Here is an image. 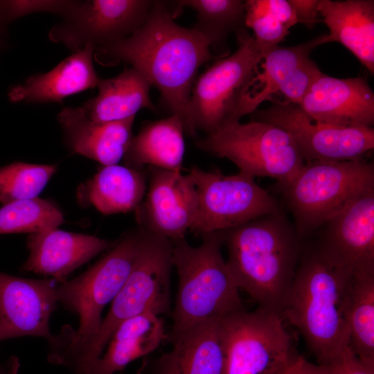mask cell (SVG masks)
Segmentation results:
<instances>
[{
    "mask_svg": "<svg viewBox=\"0 0 374 374\" xmlns=\"http://www.w3.org/2000/svg\"><path fill=\"white\" fill-rule=\"evenodd\" d=\"M116 241L57 227L46 229L28 235L29 256L20 269L64 281L75 269L112 247Z\"/></svg>",
    "mask_w": 374,
    "mask_h": 374,
    "instance_id": "obj_20",
    "label": "cell"
},
{
    "mask_svg": "<svg viewBox=\"0 0 374 374\" xmlns=\"http://www.w3.org/2000/svg\"><path fill=\"white\" fill-rule=\"evenodd\" d=\"M224 374H284L299 355L282 316L258 308L221 318Z\"/></svg>",
    "mask_w": 374,
    "mask_h": 374,
    "instance_id": "obj_9",
    "label": "cell"
},
{
    "mask_svg": "<svg viewBox=\"0 0 374 374\" xmlns=\"http://www.w3.org/2000/svg\"><path fill=\"white\" fill-rule=\"evenodd\" d=\"M75 0H0V32L7 35L8 25L28 15L46 12L63 17Z\"/></svg>",
    "mask_w": 374,
    "mask_h": 374,
    "instance_id": "obj_33",
    "label": "cell"
},
{
    "mask_svg": "<svg viewBox=\"0 0 374 374\" xmlns=\"http://www.w3.org/2000/svg\"><path fill=\"white\" fill-rule=\"evenodd\" d=\"M299 106L312 120L335 126L374 124V93L360 77L337 78L322 72Z\"/></svg>",
    "mask_w": 374,
    "mask_h": 374,
    "instance_id": "obj_18",
    "label": "cell"
},
{
    "mask_svg": "<svg viewBox=\"0 0 374 374\" xmlns=\"http://www.w3.org/2000/svg\"><path fill=\"white\" fill-rule=\"evenodd\" d=\"M56 171L55 165L20 161L0 167V203L37 197Z\"/></svg>",
    "mask_w": 374,
    "mask_h": 374,
    "instance_id": "obj_32",
    "label": "cell"
},
{
    "mask_svg": "<svg viewBox=\"0 0 374 374\" xmlns=\"http://www.w3.org/2000/svg\"><path fill=\"white\" fill-rule=\"evenodd\" d=\"M176 8L188 7L197 13L193 28L205 38L212 51L222 44L230 33L244 28V1L240 0H180L175 1Z\"/></svg>",
    "mask_w": 374,
    "mask_h": 374,
    "instance_id": "obj_29",
    "label": "cell"
},
{
    "mask_svg": "<svg viewBox=\"0 0 374 374\" xmlns=\"http://www.w3.org/2000/svg\"><path fill=\"white\" fill-rule=\"evenodd\" d=\"M19 366L18 358L11 356L5 362L0 363V374H17Z\"/></svg>",
    "mask_w": 374,
    "mask_h": 374,
    "instance_id": "obj_36",
    "label": "cell"
},
{
    "mask_svg": "<svg viewBox=\"0 0 374 374\" xmlns=\"http://www.w3.org/2000/svg\"><path fill=\"white\" fill-rule=\"evenodd\" d=\"M7 35H5L0 32V51H1L6 46L5 38Z\"/></svg>",
    "mask_w": 374,
    "mask_h": 374,
    "instance_id": "obj_39",
    "label": "cell"
},
{
    "mask_svg": "<svg viewBox=\"0 0 374 374\" xmlns=\"http://www.w3.org/2000/svg\"><path fill=\"white\" fill-rule=\"evenodd\" d=\"M64 221L59 207L48 199L18 200L0 208V234L34 233L58 227Z\"/></svg>",
    "mask_w": 374,
    "mask_h": 374,
    "instance_id": "obj_31",
    "label": "cell"
},
{
    "mask_svg": "<svg viewBox=\"0 0 374 374\" xmlns=\"http://www.w3.org/2000/svg\"><path fill=\"white\" fill-rule=\"evenodd\" d=\"M346 319L349 346L359 358L374 363V271L351 274Z\"/></svg>",
    "mask_w": 374,
    "mask_h": 374,
    "instance_id": "obj_28",
    "label": "cell"
},
{
    "mask_svg": "<svg viewBox=\"0 0 374 374\" xmlns=\"http://www.w3.org/2000/svg\"><path fill=\"white\" fill-rule=\"evenodd\" d=\"M184 133L181 118L174 114L146 123L133 136L123 157L125 166L139 170L148 166L181 172Z\"/></svg>",
    "mask_w": 374,
    "mask_h": 374,
    "instance_id": "obj_27",
    "label": "cell"
},
{
    "mask_svg": "<svg viewBox=\"0 0 374 374\" xmlns=\"http://www.w3.org/2000/svg\"><path fill=\"white\" fill-rule=\"evenodd\" d=\"M318 10L329 28L325 43L339 42L374 73V1L319 0Z\"/></svg>",
    "mask_w": 374,
    "mask_h": 374,
    "instance_id": "obj_23",
    "label": "cell"
},
{
    "mask_svg": "<svg viewBox=\"0 0 374 374\" xmlns=\"http://www.w3.org/2000/svg\"><path fill=\"white\" fill-rule=\"evenodd\" d=\"M137 254L124 285L95 334L75 339L62 330L48 341V361L83 374L103 354L118 326L145 312L166 314L170 304L173 242L142 229Z\"/></svg>",
    "mask_w": 374,
    "mask_h": 374,
    "instance_id": "obj_2",
    "label": "cell"
},
{
    "mask_svg": "<svg viewBox=\"0 0 374 374\" xmlns=\"http://www.w3.org/2000/svg\"><path fill=\"white\" fill-rule=\"evenodd\" d=\"M167 338L163 321L159 315L145 312L128 319L116 329L105 353L83 374H115L155 350Z\"/></svg>",
    "mask_w": 374,
    "mask_h": 374,
    "instance_id": "obj_25",
    "label": "cell"
},
{
    "mask_svg": "<svg viewBox=\"0 0 374 374\" xmlns=\"http://www.w3.org/2000/svg\"><path fill=\"white\" fill-rule=\"evenodd\" d=\"M244 8V24L253 30L256 46L265 54L278 46L289 29L299 23L286 0H247Z\"/></svg>",
    "mask_w": 374,
    "mask_h": 374,
    "instance_id": "obj_30",
    "label": "cell"
},
{
    "mask_svg": "<svg viewBox=\"0 0 374 374\" xmlns=\"http://www.w3.org/2000/svg\"><path fill=\"white\" fill-rule=\"evenodd\" d=\"M326 35L293 46H277L269 50L257 66L247 84L237 109L240 121L253 112L276 94L289 103L299 105L313 82L322 71L310 59L311 52L325 44Z\"/></svg>",
    "mask_w": 374,
    "mask_h": 374,
    "instance_id": "obj_14",
    "label": "cell"
},
{
    "mask_svg": "<svg viewBox=\"0 0 374 374\" xmlns=\"http://www.w3.org/2000/svg\"><path fill=\"white\" fill-rule=\"evenodd\" d=\"M321 374H374V363L359 358L348 346L322 364H317Z\"/></svg>",
    "mask_w": 374,
    "mask_h": 374,
    "instance_id": "obj_34",
    "label": "cell"
},
{
    "mask_svg": "<svg viewBox=\"0 0 374 374\" xmlns=\"http://www.w3.org/2000/svg\"><path fill=\"white\" fill-rule=\"evenodd\" d=\"M237 36L238 49L215 62L195 81L188 105L192 136L198 130L206 135L240 121V98L265 54L245 29L238 31Z\"/></svg>",
    "mask_w": 374,
    "mask_h": 374,
    "instance_id": "obj_8",
    "label": "cell"
},
{
    "mask_svg": "<svg viewBox=\"0 0 374 374\" xmlns=\"http://www.w3.org/2000/svg\"><path fill=\"white\" fill-rule=\"evenodd\" d=\"M141 235L139 226L127 231L86 271L58 283V303L79 318L76 330L70 326L62 328L68 335L86 339L96 332L103 310L117 295L131 271Z\"/></svg>",
    "mask_w": 374,
    "mask_h": 374,
    "instance_id": "obj_10",
    "label": "cell"
},
{
    "mask_svg": "<svg viewBox=\"0 0 374 374\" xmlns=\"http://www.w3.org/2000/svg\"><path fill=\"white\" fill-rule=\"evenodd\" d=\"M145 197L134 210L139 226L172 242L185 238L197 212L195 184L188 174L149 166Z\"/></svg>",
    "mask_w": 374,
    "mask_h": 374,
    "instance_id": "obj_15",
    "label": "cell"
},
{
    "mask_svg": "<svg viewBox=\"0 0 374 374\" xmlns=\"http://www.w3.org/2000/svg\"><path fill=\"white\" fill-rule=\"evenodd\" d=\"M152 85L136 69H125L116 76L100 79L98 94L80 106L85 116L96 122H112L135 117L144 108L155 111L150 96Z\"/></svg>",
    "mask_w": 374,
    "mask_h": 374,
    "instance_id": "obj_26",
    "label": "cell"
},
{
    "mask_svg": "<svg viewBox=\"0 0 374 374\" xmlns=\"http://www.w3.org/2000/svg\"><path fill=\"white\" fill-rule=\"evenodd\" d=\"M350 275L330 263L312 244H304L283 315L301 334L318 364L349 346Z\"/></svg>",
    "mask_w": 374,
    "mask_h": 374,
    "instance_id": "obj_4",
    "label": "cell"
},
{
    "mask_svg": "<svg viewBox=\"0 0 374 374\" xmlns=\"http://www.w3.org/2000/svg\"><path fill=\"white\" fill-rule=\"evenodd\" d=\"M202 236L197 247L190 245L185 238L173 242L172 265L179 284L168 338L211 318L245 309L222 254V232Z\"/></svg>",
    "mask_w": 374,
    "mask_h": 374,
    "instance_id": "obj_5",
    "label": "cell"
},
{
    "mask_svg": "<svg viewBox=\"0 0 374 374\" xmlns=\"http://www.w3.org/2000/svg\"><path fill=\"white\" fill-rule=\"evenodd\" d=\"M200 150L225 158L253 178L269 177L288 183L305 165L295 142L283 129L254 120L229 124L195 141Z\"/></svg>",
    "mask_w": 374,
    "mask_h": 374,
    "instance_id": "obj_7",
    "label": "cell"
},
{
    "mask_svg": "<svg viewBox=\"0 0 374 374\" xmlns=\"http://www.w3.org/2000/svg\"><path fill=\"white\" fill-rule=\"evenodd\" d=\"M154 1L144 23L131 35L95 48L93 59L103 66L129 64L160 92L172 114L192 136L188 105L199 69L215 57L208 41L195 29L176 24L175 4Z\"/></svg>",
    "mask_w": 374,
    "mask_h": 374,
    "instance_id": "obj_1",
    "label": "cell"
},
{
    "mask_svg": "<svg viewBox=\"0 0 374 374\" xmlns=\"http://www.w3.org/2000/svg\"><path fill=\"white\" fill-rule=\"evenodd\" d=\"M222 232L238 288L283 317L304 247L295 227L280 211Z\"/></svg>",
    "mask_w": 374,
    "mask_h": 374,
    "instance_id": "obj_3",
    "label": "cell"
},
{
    "mask_svg": "<svg viewBox=\"0 0 374 374\" xmlns=\"http://www.w3.org/2000/svg\"><path fill=\"white\" fill-rule=\"evenodd\" d=\"M293 8L299 23L309 28L319 21V0H288Z\"/></svg>",
    "mask_w": 374,
    "mask_h": 374,
    "instance_id": "obj_35",
    "label": "cell"
},
{
    "mask_svg": "<svg viewBox=\"0 0 374 374\" xmlns=\"http://www.w3.org/2000/svg\"><path fill=\"white\" fill-rule=\"evenodd\" d=\"M256 120L287 132L305 163L362 160L374 148L373 127L335 126L314 121L298 105L287 101H276L267 109L257 110Z\"/></svg>",
    "mask_w": 374,
    "mask_h": 374,
    "instance_id": "obj_12",
    "label": "cell"
},
{
    "mask_svg": "<svg viewBox=\"0 0 374 374\" xmlns=\"http://www.w3.org/2000/svg\"><path fill=\"white\" fill-rule=\"evenodd\" d=\"M154 1H75L72 8L48 32V39L73 53L87 44L96 48L122 40L145 21Z\"/></svg>",
    "mask_w": 374,
    "mask_h": 374,
    "instance_id": "obj_13",
    "label": "cell"
},
{
    "mask_svg": "<svg viewBox=\"0 0 374 374\" xmlns=\"http://www.w3.org/2000/svg\"><path fill=\"white\" fill-rule=\"evenodd\" d=\"M279 186L303 238L374 188V166L364 159L314 161Z\"/></svg>",
    "mask_w": 374,
    "mask_h": 374,
    "instance_id": "obj_6",
    "label": "cell"
},
{
    "mask_svg": "<svg viewBox=\"0 0 374 374\" xmlns=\"http://www.w3.org/2000/svg\"><path fill=\"white\" fill-rule=\"evenodd\" d=\"M147 176L143 170L118 164L103 166L77 190V202L104 215L134 211L143 201Z\"/></svg>",
    "mask_w": 374,
    "mask_h": 374,
    "instance_id": "obj_24",
    "label": "cell"
},
{
    "mask_svg": "<svg viewBox=\"0 0 374 374\" xmlns=\"http://www.w3.org/2000/svg\"><path fill=\"white\" fill-rule=\"evenodd\" d=\"M305 358L302 356H298L290 367L284 374H300L301 368Z\"/></svg>",
    "mask_w": 374,
    "mask_h": 374,
    "instance_id": "obj_38",
    "label": "cell"
},
{
    "mask_svg": "<svg viewBox=\"0 0 374 374\" xmlns=\"http://www.w3.org/2000/svg\"><path fill=\"white\" fill-rule=\"evenodd\" d=\"M318 230L312 244L333 266L350 274L374 271V188Z\"/></svg>",
    "mask_w": 374,
    "mask_h": 374,
    "instance_id": "obj_16",
    "label": "cell"
},
{
    "mask_svg": "<svg viewBox=\"0 0 374 374\" xmlns=\"http://www.w3.org/2000/svg\"><path fill=\"white\" fill-rule=\"evenodd\" d=\"M188 174L198 199L190 229L194 233L226 231L280 211L277 201L243 172L224 175L219 170L206 171L194 166Z\"/></svg>",
    "mask_w": 374,
    "mask_h": 374,
    "instance_id": "obj_11",
    "label": "cell"
},
{
    "mask_svg": "<svg viewBox=\"0 0 374 374\" xmlns=\"http://www.w3.org/2000/svg\"><path fill=\"white\" fill-rule=\"evenodd\" d=\"M134 118L96 122L88 118L80 107H66L57 119L64 142L71 152L109 166L123 159L134 136Z\"/></svg>",
    "mask_w": 374,
    "mask_h": 374,
    "instance_id": "obj_21",
    "label": "cell"
},
{
    "mask_svg": "<svg viewBox=\"0 0 374 374\" xmlns=\"http://www.w3.org/2000/svg\"><path fill=\"white\" fill-rule=\"evenodd\" d=\"M95 46L87 44L53 69L35 73L12 86L8 99L14 103H62L71 95L97 87L100 78L93 65Z\"/></svg>",
    "mask_w": 374,
    "mask_h": 374,
    "instance_id": "obj_22",
    "label": "cell"
},
{
    "mask_svg": "<svg viewBox=\"0 0 374 374\" xmlns=\"http://www.w3.org/2000/svg\"><path fill=\"white\" fill-rule=\"evenodd\" d=\"M300 374H321V373L317 365L310 363L305 359L301 368Z\"/></svg>",
    "mask_w": 374,
    "mask_h": 374,
    "instance_id": "obj_37",
    "label": "cell"
},
{
    "mask_svg": "<svg viewBox=\"0 0 374 374\" xmlns=\"http://www.w3.org/2000/svg\"><path fill=\"white\" fill-rule=\"evenodd\" d=\"M221 318H211L168 337L172 349L144 360L138 374H224Z\"/></svg>",
    "mask_w": 374,
    "mask_h": 374,
    "instance_id": "obj_19",
    "label": "cell"
},
{
    "mask_svg": "<svg viewBox=\"0 0 374 374\" xmlns=\"http://www.w3.org/2000/svg\"><path fill=\"white\" fill-rule=\"evenodd\" d=\"M59 282L0 271V341L24 336L52 337L49 321L58 303Z\"/></svg>",
    "mask_w": 374,
    "mask_h": 374,
    "instance_id": "obj_17",
    "label": "cell"
}]
</instances>
